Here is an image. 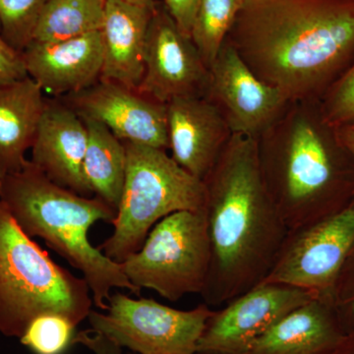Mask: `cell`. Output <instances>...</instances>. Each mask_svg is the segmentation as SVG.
<instances>
[{
	"mask_svg": "<svg viewBox=\"0 0 354 354\" xmlns=\"http://www.w3.org/2000/svg\"><path fill=\"white\" fill-rule=\"evenodd\" d=\"M28 76L44 93L62 97L81 92L101 79V32L55 41H32L23 50Z\"/></svg>",
	"mask_w": 354,
	"mask_h": 354,
	"instance_id": "14",
	"label": "cell"
},
{
	"mask_svg": "<svg viewBox=\"0 0 354 354\" xmlns=\"http://www.w3.org/2000/svg\"><path fill=\"white\" fill-rule=\"evenodd\" d=\"M106 4V0H48L32 41H62L100 31Z\"/></svg>",
	"mask_w": 354,
	"mask_h": 354,
	"instance_id": "21",
	"label": "cell"
},
{
	"mask_svg": "<svg viewBox=\"0 0 354 354\" xmlns=\"http://www.w3.org/2000/svg\"><path fill=\"white\" fill-rule=\"evenodd\" d=\"M256 140L263 183L288 230L334 215L354 201V158L320 100L290 102Z\"/></svg>",
	"mask_w": 354,
	"mask_h": 354,
	"instance_id": "3",
	"label": "cell"
},
{
	"mask_svg": "<svg viewBox=\"0 0 354 354\" xmlns=\"http://www.w3.org/2000/svg\"><path fill=\"white\" fill-rule=\"evenodd\" d=\"M48 0H0V28L4 39L22 51L34 38L35 30Z\"/></svg>",
	"mask_w": 354,
	"mask_h": 354,
	"instance_id": "24",
	"label": "cell"
},
{
	"mask_svg": "<svg viewBox=\"0 0 354 354\" xmlns=\"http://www.w3.org/2000/svg\"><path fill=\"white\" fill-rule=\"evenodd\" d=\"M83 120L88 136L82 167L84 180L93 196L118 211L127 176L124 143L101 123Z\"/></svg>",
	"mask_w": 354,
	"mask_h": 354,
	"instance_id": "20",
	"label": "cell"
},
{
	"mask_svg": "<svg viewBox=\"0 0 354 354\" xmlns=\"http://www.w3.org/2000/svg\"><path fill=\"white\" fill-rule=\"evenodd\" d=\"M153 8L106 0L101 32L102 80L138 88L145 70L147 37Z\"/></svg>",
	"mask_w": 354,
	"mask_h": 354,
	"instance_id": "17",
	"label": "cell"
},
{
	"mask_svg": "<svg viewBox=\"0 0 354 354\" xmlns=\"http://www.w3.org/2000/svg\"><path fill=\"white\" fill-rule=\"evenodd\" d=\"M88 137L87 125L80 115L58 97L46 99L31 162L58 185L93 196L82 171Z\"/></svg>",
	"mask_w": 354,
	"mask_h": 354,
	"instance_id": "16",
	"label": "cell"
},
{
	"mask_svg": "<svg viewBox=\"0 0 354 354\" xmlns=\"http://www.w3.org/2000/svg\"><path fill=\"white\" fill-rule=\"evenodd\" d=\"M73 344H81L94 354H122V348L114 344L106 335L93 329L77 333Z\"/></svg>",
	"mask_w": 354,
	"mask_h": 354,
	"instance_id": "29",
	"label": "cell"
},
{
	"mask_svg": "<svg viewBox=\"0 0 354 354\" xmlns=\"http://www.w3.org/2000/svg\"><path fill=\"white\" fill-rule=\"evenodd\" d=\"M121 1L127 2L133 6L148 7V8H153L158 2L157 0H121Z\"/></svg>",
	"mask_w": 354,
	"mask_h": 354,
	"instance_id": "32",
	"label": "cell"
},
{
	"mask_svg": "<svg viewBox=\"0 0 354 354\" xmlns=\"http://www.w3.org/2000/svg\"><path fill=\"white\" fill-rule=\"evenodd\" d=\"M334 354H354V330L346 333Z\"/></svg>",
	"mask_w": 354,
	"mask_h": 354,
	"instance_id": "31",
	"label": "cell"
},
{
	"mask_svg": "<svg viewBox=\"0 0 354 354\" xmlns=\"http://www.w3.org/2000/svg\"><path fill=\"white\" fill-rule=\"evenodd\" d=\"M205 99L218 109L232 134L254 139L271 127L291 102L260 80L227 41L209 68Z\"/></svg>",
	"mask_w": 354,
	"mask_h": 354,
	"instance_id": "11",
	"label": "cell"
},
{
	"mask_svg": "<svg viewBox=\"0 0 354 354\" xmlns=\"http://www.w3.org/2000/svg\"><path fill=\"white\" fill-rule=\"evenodd\" d=\"M316 297L293 286L260 283L214 311L196 354H247L274 324Z\"/></svg>",
	"mask_w": 354,
	"mask_h": 354,
	"instance_id": "10",
	"label": "cell"
},
{
	"mask_svg": "<svg viewBox=\"0 0 354 354\" xmlns=\"http://www.w3.org/2000/svg\"><path fill=\"white\" fill-rule=\"evenodd\" d=\"M93 305L87 281L51 259L0 201V334L20 339L44 314L64 316L77 327Z\"/></svg>",
	"mask_w": 354,
	"mask_h": 354,
	"instance_id": "5",
	"label": "cell"
},
{
	"mask_svg": "<svg viewBox=\"0 0 354 354\" xmlns=\"http://www.w3.org/2000/svg\"><path fill=\"white\" fill-rule=\"evenodd\" d=\"M167 137L171 158L203 180L232 136L223 116L203 97H178L167 104Z\"/></svg>",
	"mask_w": 354,
	"mask_h": 354,
	"instance_id": "15",
	"label": "cell"
},
{
	"mask_svg": "<svg viewBox=\"0 0 354 354\" xmlns=\"http://www.w3.org/2000/svg\"><path fill=\"white\" fill-rule=\"evenodd\" d=\"M346 335L332 297H316L274 324L247 354H334Z\"/></svg>",
	"mask_w": 354,
	"mask_h": 354,
	"instance_id": "18",
	"label": "cell"
},
{
	"mask_svg": "<svg viewBox=\"0 0 354 354\" xmlns=\"http://www.w3.org/2000/svg\"><path fill=\"white\" fill-rule=\"evenodd\" d=\"M326 118L335 127L354 123V62L320 99Z\"/></svg>",
	"mask_w": 354,
	"mask_h": 354,
	"instance_id": "25",
	"label": "cell"
},
{
	"mask_svg": "<svg viewBox=\"0 0 354 354\" xmlns=\"http://www.w3.org/2000/svg\"><path fill=\"white\" fill-rule=\"evenodd\" d=\"M353 248L354 201L334 215L288 230L263 283L332 297L335 281Z\"/></svg>",
	"mask_w": 354,
	"mask_h": 354,
	"instance_id": "9",
	"label": "cell"
},
{
	"mask_svg": "<svg viewBox=\"0 0 354 354\" xmlns=\"http://www.w3.org/2000/svg\"><path fill=\"white\" fill-rule=\"evenodd\" d=\"M202 181L211 265L201 295L220 306L263 283L288 227L263 183L257 140L232 134Z\"/></svg>",
	"mask_w": 354,
	"mask_h": 354,
	"instance_id": "2",
	"label": "cell"
},
{
	"mask_svg": "<svg viewBox=\"0 0 354 354\" xmlns=\"http://www.w3.org/2000/svg\"><path fill=\"white\" fill-rule=\"evenodd\" d=\"M28 77L22 51L16 50L4 39L0 28V85Z\"/></svg>",
	"mask_w": 354,
	"mask_h": 354,
	"instance_id": "27",
	"label": "cell"
},
{
	"mask_svg": "<svg viewBox=\"0 0 354 354\" xmlns=\"http://www.w3.org/2000/svg\"><path fill=\"white\" fill-rule=\"evenodd\" d=\"M337 132L342 145L348 149L354 158V123L337 127Z\"/></svg>",
	"mask_w": 354,
	"mask_h": 354,
	"instance_id": "30",
	"label": "cell"
},
{
	"mask_svg": "<svg viewBox=\"0 0 354 354\" xmlns=\"http://www.w3.org/2000/svg\"><path fill=\"white\" fill-rule=\"evenodd\" d=\"M0 201L28 236L46 245L82 274L93 302L106 311L114 288L140 295L121 270L88 241L97 221L113 223L116 211L95 196H82L50 180L28 160L15 174L0 178Z\"/></svg>",
	"mask_w": 354,
	"mask_h": 354,
	"instance_id": "4",
	"label": "cell"
},
{
	"mask_svg": "<svg viewBox=\"0 0 354 354\" xmlns=\"http://www.w3.org/2000/svg\"><path fill=\"white\" fill-rule=\"evenodd\" d=\"M58 99L83 120L104 125L122 142L169 150L167 104L138 88L100 79L81 92Z\"/></svg>",
	"mask_w": 354,
	"mask_h": 354,
	"instance_id": "13",
	"label": "cell"
},
{
	"mask_svg": "<svg viewBox=\"0 0 354 354\" xmlns=\"http://www.w3.org/2000/svg\"><path fill=\"white\" fill-rule=\"evenodd\" d=\"M211 246L204 211L165 216L149 232L136 253L120 263L140 290L149 288L169 301L201 293L208 279Z\"/></svg>",
	"mask_w": 354,
	"mask_h": 354,
	"instance_id": "7",
	"label": "cell"
},
{
	"mask_svg": "<svg viewBox=\"0 0 354 354\" xmlns=\"http://www.w3.org/2000/svg\"><path fill=\"white\" fill-rule=\"evenodd\" d=\"M332 302L346 333L354 330V248L344 263L332 293Z\"/></svg>",
	"mask_w": 354,
	"mask_h": 354,
	"instance_id": "26",
	"label": "cell"
},
{
	"mask_svg": "<svg viewBox=\"0 0 354 354\" xmlns=\"http://www.w3.org/2000/svg\"><path fill=\"white\" fill-rule=\"evenodd\" d=\"M214 311L205 304L184 311L153 298L134 299L115 292L106 311L92 309L87 319L91 329L135 354H196Z\"/></svg>",
	"mask_w": 354,
	"mask_h": 354,
	"instance_id": "8",
	"label": "cell"
},
{
	"mask_svg": "<svg viewBox=\"0 0 354 354\" xmlns=\"http://www.w3.org/2000/svg\"><path fill=\"white\" fill-rule=\"evenodd\" d=\"M244 0H200L191 39L208 68L215 62Z\"/></svg>",
	"mask_w": 354,
	"mask_h": 354,
	"instance_id": "22",
	"label": "cell"
},
{
	"mask_svg": "<svg viewBox=\"0 0 354 354\" xmlns=\"http://www.w3.org/2000/svg\"><path fill=\"white\" fill-rule=\"evenodd\" d=\"M127 176L113 234L97 247L113 262L136 253L151 230L180 211L203 212L206 189L202 180L183 169L164 149L123 142Z\"/></svg>",
	"mask_w": 354,
	"mask_h": 354,
	"instance_id": "6",
	"label": "cell"
},
{
	"mask_svg": "<svg viewBox=\"0 0 354 354\" xmlns=\"http://www.w3.org/2000/svg\"><path fill=\"white\" fill-rule=\"evenodd\" d=\"M29 76L0 85V178L19 171L27 162L46 99Z\"/></svg>",
	"mask_w": 354,
	"mask_h": 354,
	"instance_id": "19",
	"label": "cell"
},
{
	"mask_svg": "<svg viewBox=\"0 0 354 354\" xmlns=\"http://www.w3.org/2000/svg\"><path fill=\"white\" fill-rule=\"evenodd\" d=\"M209 69L190 37L157 2L147 37L145 70L140 92L162 104L206 95Z\"/></svg>",
	"mask_w": 354,
	"mask_h": 354,
	"instance_id": "12",
	"label": "cell"
},
{
	"mask_svg": "<svg viewBox=\"0 0 354 354\" xmlns=\"http://www.w3.org/2000/svg\"><path fill=\"white\" fill-rule=\"evenodd\" d=\"M225 41L291 102L320 100L354 62V0H244Z\"/></svg>",
	"mask_w": 354,
	"mask_h": 354,
	"instance_id": "1",
	"label": "cell"
},
{
	"mask_svg": "<svg viewBox=\"0 0 354 354\" xmlns=\"http://www.w3.org/2000/svg\"><path fill=\"white\" fill-rule=\"evenodd\" d=\"M75 328L64 316L44 314L30 323L19 341L34 354H64L73 346Z\"/></svg>",
	"mask_w": 354,
	"mask_h": 354,
	"instance_id": "23",
	"label": "cell"
},
{
	"mask_svg": "<svg viewBox=\"0 0 354 354\" xmlns=\"http://www.w3.org/2000/svg\"><path fill=\"white\" fill-rule=\"evenodd\" d=\"M200 0H162V4L177 27L190 37Z\"/></svg>",
	"mask_w": 354,
	"mask_h": 354,
	"instance_id": "28",
	"label": "cell"
}]
</instances>
